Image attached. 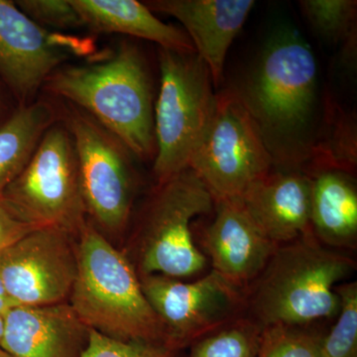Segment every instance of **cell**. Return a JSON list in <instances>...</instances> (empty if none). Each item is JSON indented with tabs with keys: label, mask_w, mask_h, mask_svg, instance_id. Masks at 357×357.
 I'll return each instance as SVG.
<instances>
[{
	"label": "cell",
	"mask_w": 357,
	"mask_h": 357,
	"mask_svg": "<svg viewBox=\"0 0 357 357\" xmlns=\"http://www.w3.org/2000/svg\"><path fill=\"white\" fill-rule=\"evenodd\" d=\"M52 95L83 110L128 147L133 156L156 155L154 105L146 63L123 42L109 60L61 66L44 84Z\"/></svg>",
	"instance_id": "cell-1"
},
{
	"label": "cell",
	"mask_w": 357,
	"mask_h": 357,
	"mask_svg": "<svg viewBox=\"0 0 357 357\" xmlns=\"http://www.w3.org/2000/svg\"><path fill=\"white\" fill-rule=\"evenodd\" d=\"M337 321L321 340L325 357H357V282L340 284Z\"/></svg>",
	"instance_id": "cell-22"
},
{
	"label": "cell",
	"mask_w": 357,
	"mask_h": 357,
	"mask_svg": "<svg viewBox=\"0 0 357 357\" xmlns=\"http://www.w3.org/2000/svg\"><path fill=\"white\" fill-rule=\"evenodd\" d=\"M4 332V316L0 314V349H1L2 337Z\"/></svg>",
	"instance_id": "cell-29"
},
{
	"label": "cell",
	"mask_w": 357,
	"mask_h": 357,
	"mask_svg": "<svg viewBox=\"0 0 357 357\" xmlns=\"http://www.w3.org/2000/svg\"><path fill=\"white\" fill-rule=\"evenodd\" d=\"M311 194V176L273 168L251 185L241 199L267 238L281 245L312 232Z\"/></svg>",
	"instance_id": "cell-16"
},
{
	"label": "cell",
	"mask_w": 357,
	"mask_h": 357,
	"mask_svg": "<svg viewBox=\"0 0 357 357\" xmlns=\"http://www.w3.org/2000/svg\"><path fill=\"white\" fill-rule=\"evenodd\" d=\"M215 218L203 236L211 270L248 290L279 245L258 227L239 198L215 201Z\"/></svg>",
	"instance_id": "cell-13"
},
{
	"label": "cell",
	"mask_w": 357,
	"mask_h": 357,
	"mask_svg": "<svg viewBox=\"0 0 357 357\" xmlns=\"http://www.w3.org/2000/svg\"><path fill=\"white\" fill-rule=\"evenodd\" d=\"M263 330L244 314L195 342L189 357H256Z\"/></svg>",
	"instance_id": "cell-21"
},
{
	"label": "cell",
	"mask_w": 357,
	"mask_h": 357,
	"mask_svg": "<svg viewBox=\"0 0 357 357\" xmlns=\"http://www.w3.org/2000/svg\"><path fill=\"white\" fill-rule=\"evenodd\" d=\"M70 305L89 330L121 342L163 345V332L139 275L89 218L76 237Z\"/></svg>",
	"instance_id": "cell-3"
},
{
	"label": "cell",
	"mask_w": 357,
	"mask_h": 357,
	"mask_svg": "<svg viewBox=\"0 0 357 357\" xmlns=\"http://www.w3.org/2000/svg\"><path fill=\"white\" fill-rule=\"evenodd\" d=\"M0 357H11L9 356V354H7L6 351H2L1 349H0Z\"/></svg>",
	"instance_id": "cell-30"
},
{
	"label": "cell",
	"mask_w": 357,
	"mask_h": 357,
	"mask_svg": "<svg viewBox=\"0 0 357 357\" xmlns=\"http://www.w3.org/2000/svg\"><path fill=\"white\" fill-rule=\"evenodd\" d=\"M84 26L96 33H119L148 40L160 48L195 52L184 30L167 24L135 0H70Z\"/></svg>",
	"instance_id": "cell-18"
},
{
	"label": "cell",
	"mask_w": 357,
	"mask_h": 357,
	"mask_svg": "<svg viewBox=\"0 0 357 357\" xmlns=\"http://www.w3.org/2000/svg\"><path fill=\"white\" fill-rule=\"evenodd\" d=\"M66 40L42 27L10 0H0V79L20 105L33 98L68 58Z\"/></svg>",
	"instance_id": "cell-12"
},
{
	"label": "cell",
	"mask_w": 357,
	"mask_h": 357,
	"mask_svg": "<svg viewBox=\"0 0 357 357\" xmlns=\"http://www.w3.org/2000/svg\"><path fill=\"white\" fill-rule=\"evenodd\" d=\"M60 114L46 100L18 107L0 124V199L30 161Z\"/></svg>",
	"instance_id": "cell-19"
},
{
	"label": "cell",
	"mask_w": 357,
	"mask_h": 357,
	"mask_svg": "<svg viewBox=\"0 0 357 357\" xmlns=\"http://www.w3.org/2000/svg\"><path fill=\"white\" fill-rule=\"evenodd\" d=\"M159 65L153 173L162 183L189 168L213 121L217 93L210 70L196 52L160 48Z\"/></svg>",
	"instance_id": "cell-4"
},
{
	"label": "cell",
	"mask_w": 357,
	"mask_h": 357,
	"mask_svg": "<svg viewBox=\"0 0 357 357\" xmlns=\"http://www.w3.org/2000/svg\"><path fill=\"white\" fill-rule=\"evenodd\" d=\"M57 123L45 132L1 199L24 222L65 230L77 237L88 220L79 161L69 131Z\"/></svg>",
	"instance_id": "cell-6"
},
{
	"label": "cell",
	"mask_w": 357,
	"mask_h": 357,
	"mask_svg": "<svg viewBox=\"0 0 357 357\" xmlns=\"http://www.w3.org/2000/svg\"><path fill=\"white\" fill-rule=\"evenodd\" d=\"M141 287L172 351L222 328L246 312V290L211 271L194 282L163 275L139 276Z\"/></svg>",
	"instance_id": "cell-10"
},
{
	"label": "cell",
	"mask_w": 357,
	"mask_h": 357,
	"mask_svg": "<svg viewBox=\"0 0 357 357\" xmlns=\"http://www.w3.org/2000/svg\"><path fill=\"white\" fill-rule=\"evenodd\" d=\"M213 206L215 199L191 169L157 183L136 234L139 276L178 279L201 273L208 261L195 243L192 223Z\"/></svg>",
	"instance_id": "cell-5"
},
{
	"label": "cell",
	"mask_w": 357,
	"mask_h": 357,
	"mask_svg": "<svg viewBox=\"0 0 357 357\" xmlns=\"http://www.w3.org/2000/svg\"><path fill=\"white\" fill-rule=\"evenodd\" d=\"M152 13L176 18L184 26L195 52L206 63L213 86L222 83L232 42L255 7L253 0H149Z\"/></svg>",
	"instance_id": "cell-14"
},
{
	"label": "cell",
	"mask_w": 357,
	"mask_h": 357,
	"mask_svg": "<svg viewBox=\"0 0 357 357\" xmlns=\"http://www.w3.org/2000/svg\"><path fill=\"white\" fill-rule=\"evenodd\" d=\"M317 62L296 31L275 37L263 52L246 91H239L269 138L292 137L306 128L317 95Z\"/></svg>",
	"instance_id": "cell-7"
},
{
	"label": "cell",
	"mask_w": 357,
	"mask_h": 357,
	"mask_svg": "<svg viewBox=\"0 0 357 357\" xmlns=\"http://www.w3.org/2000/svg\"><path fill=\"white\" fill-rule=\"evenodd\" d=\"M89 332L66 302L15 306L4 314L1 349L11 357H82Z\"/></svg>",
	"instance_id": "cell-15"
},
{
	"label": "cell",
	"mask_w": 357,
	"mask_h": 357,
	"mask_svg": "<svg viewBox=\"0 0 357 357\" xmlns=\"http://www.w3.org/2000/svg\"><path fill=\"white\" fill-rule=\"evenodd\" d=\"M76 237L55 227H39L0 256V276L15 306L61 304L76 280Z\"/></svg>",
	"instance_id": "cell-11"
},
{
	"label": "cell",
	"mask_w": 357,
	"mask_h": 357,
	"mask_svg": "<svg viewBox=\"0 0 357 357\" xmlns=\"http://www.w3.org/2000/svg\"><path fill=\"white\" fill-rule=\"evenodd\" d=\"M356 267L351 257L324 246L312 232L281 244L246 290V316L263 328H307L335 318L337 287Z\"/></svg>",
	"instance_id": "cell-2"
},
{
	"label": "cell",
	"mask_w": 357,
	"mask_h": 357,
	"mask_svg": "<svg viewBox=\"0 0 357 357\" xmlns=\"http://www.w3.org/2000/svg\"><path fill=\"white\" fill-rule=\"evenodd\" d=\"M76 148L89 222L105 236L128 227L137 177L133 154L91 115L69 105L60 114Z\"/></svg>",
	"instance_id": "cell-9"
},
{
	"label": "cell",
	"mask_w": 357,
	"mask_h": 357,
	"mask_svg": "<svg viewBox=\"0 0 357 357\" xmlns=\"http://www.w3.org/2000/svg\"><path fill=\"white\" fill-rule=\"evenodd\" d=\"M323 337L301 326L265 328L256 357H325Z\"/></svg>",
	"instance_id": "cell-23"
},
{
	"label": "cell",
	"mask_w": 357,
	"mask_h": 357,
	"mask_svg": "<svg viewBox=\"0 0 357 357\" xmlns=\"http://www.w3.org/2000/svg\"><path fill=\"white\" fill-rule=\"evenodd\" d=\"M82 357H175V351L162 344L121 342L89 330Z\"/></svg>",
	"instance_id": "cell-25"
},
{
	"label": "cell",
	"mask_w": 357,
	"mask_h": 357,
	"mask_svg": "<svg viewBox=\"0 0 357 357\" xmlns=\"http://www.w3.org/2000/svg\"><path fill=\"white\" fill-rule=\"evenodd\" d=\"M273 168V155L241 93L232 89L218 93L213 121L189 169L218 201L241 199Z\"/></svg>",
	"instance_id": "cell-8"
},
{
	"label": "cell",
	"mask_w": 357,
	"mask_h": 357,
	"mask_svg": "<svg viewBox=\"0 0 357 357\" xmlns=\"http://www.w3.org/2000/svg\"><path fill=\"white\" fill-rule=\"evenodd\" d=\"M310 225L319 243L332 249H356L357 189L347 171L319 167L311 176Z\"/></svg>",
	"instance_id": "cell-17"
},
{
	"label": "cell",
	"mask_w": 357,
	"mask_h": 357,
	"mask_svg": "<svg viewBox=\"0 0 357 357\" xmlns=\"http://www.w3.org/2000/svg\"><path fill=\"white\" fill-rule=\"evenodd\" d=\"M13 307H15V305L7 294L6 286H4L1 276H0V314L4 316Z\"/></svg>",
	"instance_id": "cell-27"
},
{
	"label": "cell",
	"mask_w": 357,
	"mask_h": 357,
	"mask_svg": "<svg viewBox=\"0 0 357 357\" xmlns=\"http://www.w3.org/2000/svg\"><path fill=\"white\" fill-rule=\"evenodd\" d=\"M16 6L37 24L59 30L83 27L81 17L70 0H18Z\"/></svg>",
	"instance_id": "cell-24"
},
{
	"label": "cell",
	"mask_w": 357,
	"mask_h": 357,
	"mask_svg": "<svg viewBox=\"0 0 357 357\" xmlns=\"http://www.w3.org/2000/svg\"><path fill=\"white\" fill-rule=\"evenodd\" d=\"M301 10L314 31L328 43H342L345 55L356 51V0H302Z\"/></svg>",
	"instance_id": "cell-20"
},
{
	"label": "cell",
	"mask_w": 357,
	"mask_h": 357,
	"mask_svg": "<svg viewBox=\"0 0 357 357\" xmlns=\"http://www.w3.org/2000/svg\"><path fill=\"white\" fill-rule=\"evenodd\" d=\"M36 229L39 227L21 220L13 208L0 199V256L21 237Z\"/></svg>",
	"instance_id": "cell-26"
},
{
	"label": "cell",
	"mask_w": 357,
	"mask_h": 357,
	"mask_svg": "<svg viewBox=\"0 0 357 357\" xmlns=\"http://www.w3.org/2000/svg\"><path fill=\"white\" fill-rule=\"evenodd\" d=\"M6 114V102H4L3 95H2L1 89H0V124L2 123L7 117L4 116Z\"/></svg>",
	"instance_id": "cell-28"
}]
</instances>
